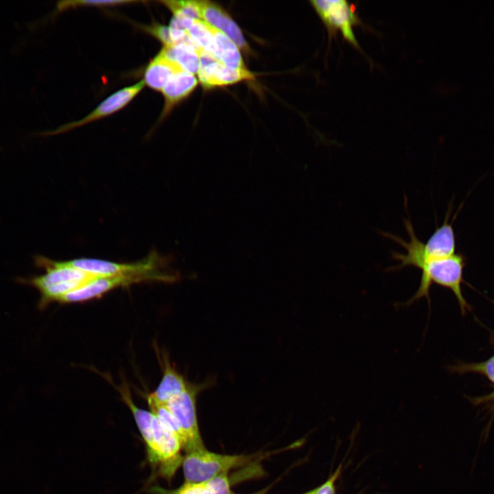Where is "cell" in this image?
<instances>
[{
    "label": "cell",
    "instance_id": "cell-1",
    "mask_svg": "<svg viewBox=\"0 0 494 494\" xmlns=\"http://www.w3.org/2000/svg\"><path fill=\"white\" fill-rule=\"evenodd\" d=\"M115 388L133 415L145 442L152 468L160 477L170 481L183 460L179 437L169 425L153 412L137 406L127 386Z\"/></svg>",
    "mask_w": 494,
    "mask_h": 494
},
{
    "label": "cell",
    "instance_id": "cell-2",
    "mask_svg": "<svg viewBox=\"0 0 494 494\" xmlns=\"http://www.w3.org/2000/svg\"><path fill=\"white\" fill-rule=\"evenodd\" d=\"M34 265L44 271L39 275L19 277L16 281L36 290L40 295L38 308L44 310L53 303H59L66 294L78 290L97 277L73 268L64 261H56L45 256L34 257Z\"/></svg>",
    "mask_w": 494,
    "mask_h": 494
},
{
    "label": "cell",
    "instance_id": "cell-3",
    "mask_svg": "<svg viewBox=\"0 0 494 494\" xmlns=\"http://www.w3.org/2000/svg\"><path fill=\"white\" fill-rule=\"evenodd\" d=\"M465 259L462 255L455 253L451 256L436 259L427 263L420 270L421 277L415 294L403 306H409L421 298H425L430 303V290L432 283L450 290L456 296L462 314L470 309L461 288L463 281V268Z\"/></svg>",
    "mask_w": 494,
    "mask_h": 494
},
{
    "label": "cell",
    "instance_id": "cell-4",
    "mask_svg": "<svg viewBox=\"0 0 494 494\" xmlns=\"http://www.w3.org/2000/svg\"><path fill=\"white\" fill-rule=\"evenodd\" d=\"M64 261L73 268L97 277L134 276L142 277L147 281L165 282H171L176 279L172 274L161 271L165 263L164 259L156 251L151 252L146 257L133 263H117L84 257Z\"/></svg>",
    "mask_w": 494,
    "mask_h": 494
},
{
    "label": "cell",
    "instance_id": "cell-5",
    "mask_svg": "<svg viewBox=\"0 0 494 494\" xmlns=\"http://www.w3.org/2000/svg\"><path fill=\"white\" fill-rule=\"evenodd\" d=\"M209 384L189 383L184 392L163 404L176 421L185 454L205 448L198 426L196 401L199 393Z\"/></svg>",
    "mask_w": 494,
    "mask_h": 494
},
{
    "label": "cell",
    "instance_id": "cell-6",
    "mask_svg": "<svg viewBox=\"0 0 494 494\" xmlns=\"http://www.w3.org/2000/svg\"><path fill=\"white\" fill-rule=\"evenodd\" d=\"M253 457L246 455H228L208 451L206 448L185 454L182 467L185 482L201 483L233 469L244 466Z\"/></svg>",
    "mask_w": 494,
    "mask_h": 494
},
{
    "label": "cell",
    "instance_id": "cell-7",
    "mask_svg": "<svg viewBox=\"0 0 494 494\" xmlns=\"http://www.w3.org/2000/svg\"><path fill=\"white\" fill-rule=\"evenodd\" d=\"M310 3L330 37L340 32L344 39L362 51L353 31L354 26L362 24L354 5L346 0H316Z\"/></svg>",
    "mask_w": 494,
    "mask_h": 494
},
{
    "label": "cell",
    "instance_id": "cell-8",
    "mask_svg": "<svg viewBox=\"0 0 494 494\" xmlns=\"http://www.w3.org/2000/svg\"><path fill=\"white\" fill-rule=\"evenodd\" d=\"M200 68L198 79L204 89L227 86L244 80H252L253 74L247 69H233L220 62L215 56L206 51L198 53Z\"/></svg>",
    "mask_w": 494,
    "mask_h": 494
},
{
    "label": "cell",
    "instance_id": "cell-9",
    "mask_svg": "<svg viewBox=\"0 0 494 494\" xmlns=\"http://www.w3.org/2000/svg\"><path fill=\"white\" fill-rule=\"evenodd\" d=\"M143 80L134 85L125 87L113 93L102 102L91 113L80 120L61 126L54 130L42 132L43 136H49L67 132L97 119L109 116L124 108L143 89Z\"/></svg>",
    "mask_w": 494,
    "mask_h": 494
},
{
    "label": "cell",
    "instance_id": "cell-10",
    "mask_svg": "<svg viewBox=\"0 0 494 494\" xmlns=\"http://www.w3.org/2000/svg\"><path fill=\"white\" fill-rule=\"evenodd\" d=\"M147 281L145 279L134 276H118L96 277L81 287L63 296L58 303H84L99 298L110 291L120 287Z\"/></svg>",
    "mask_w": 494,
    "mask_h": 494
},
{
    "label": "cell",
    "instance_id": "cell-11",
    "mask_svg": "<svg viewBox=\"0 0 494 494\" xmlns=\"http://www.w3.org/2000/svg\"><path fill=\"white\" fill-rule=\"evenodd\" d=\"M199 3L202 21L226 35L243 52L250 51L242 32L222 8L209 1H199Z\"/></svg>",
    "mask_w": 494,
    "mask_h": 494
},
{
    "label": "cell",
    "instance_id": "cell-12",
    "mask_svg": "<svg viewBox=\"0 0 494 494\" xmlns=\"http://www.w3.org/2000/svg\"><path fill=\"white\" fill-rule=\"evenodd\" d=\"M447 213L441 226L436 228L425 243L422 244L421 270L429 261L455 254L456 237L452 223L449 222Z\"/></svg>",
    "mask_w": 494,
    "mask_h": 494
},
{
    "label": "cell",
    "instance_id": "cell-13",
    "mask_svg": "<svg viewBox=\"0 0 494 494\" xmlns=\"http://www.w3.org/2000/svg\"><path fill=\"white\" fill-rule=\"evenodd\" d=\"M197 85L198 80L194 75L183 69L176 72L161 91L165 103L160 120L164 119L178 104L187 98Z\"/></svg>",
    "mask_w": 494,
    "mask_h": 494
},
{
    "label": "cell",
    "instance_id": "cell-14",
    "mask_svg": "<svg viewBox=\"0 0 494 494\" xmlns=\"http://www.w3.org/2000/svg\"><path fill=\"white\" fill-rule=\"evenodd\" d=\"M163 376L156 390L148 395L158 403L165 404L174 397L184 392L189 386L185 379L168 358L163 357Z\"/></svg>",
    "mask_w": 494,
    "mask_h": 494
},
{
    "label": "cell",
    "instance_id": "cell-15",
    "mask_svg": "<svg viewBox=\"0 0 494 494\" xmlns=\"http://www.w3.org/2000/svg\"><path fill=\"white\" fill-rule=\"evenodd\" d=\"M231 482L227 474L221 475L201 483L185 482L175 489H167L158 486H152V494H233Z\"/></svg>",
    "mask_w": 494,
    "mask_h": 494
},
{
    "label": "cell",
    "instance_id": "cell-16",
    "mask_svg": "<svg viewBox=\"0 0 494 494\" xmlns=\"http://www.w3.org/2000/svg\"><path fill=\"white\" fill-rule=\"evenodd\" d=\"M180 69H182L161 50L148 65L143 81L152 89L161 91L172 76Z\"/></svg>",
    "mask_w": 494,
    "mask_h": 494
},
{
    "label": "cell",
    "instance_id": "cell-17",
    "mask_svg": "<svg viewBox=\"0 0 494 494\" xmlns=\"http://www.w3.org/2000/svg\"><path fill=\"white\" fill-rule=\"evenodd\" d=\"M206 24L213 37L215 58L226 67L247 69L236 44L224 33Z\"/></svg>",
    "mask_w": 494,
    "mask_h": 494
},
{
    "label": "cell",
    "instance_id": "cell-18",
    "mask_svg": "<svg viewBox=\"0 0 494 494\" xmlns=\"http://www.w3.org/2000/svg\"><path fill=\"white\" fill-rule=\"evenodd\" d=\"M161 50L183 70L193 75L198 74L200 60L198 49L195 47L186 43H179L170 47H163Z\"/></svg>",
    "mask_w": 494,
    "mask_h": 494
},
{
    "label": "cell",
    "instance_id": "cell-19",
    "mask_svg": "<svg viewBox=\"0 0 494 494\" xmlns=\"http://www.w3.org/2000/svg\"><path fill=\"white\" fill-rule=\"evenodd\" d=\"M187 32L193 45L198 50L203 49L214 55L213 37L204 21L195 20Z\"/></svg>",
    "mask_w": 494,
    "mask_h": 494
},
{
    "label": "cell",
    "instance_id": "cell-20",
    "mask_svg": "<svg viewBox=\"0 0 494 494\" xmlns=\"http://www.w3.org/2000/svg\"><path fill=\"white\" fill-rule=\"evenodd\" d=\"M174 16L202 20L199 1H162Z\"/></svg>",
    "mask_w": 494,
    "mask_h": 494
},
{
    "label": "cell",
    "instance_id": "cell-21",
    "mask_svg": "<svg viewBox=\"0 0 494 494\" xmlns=\"http://www.w3.org/2000/svg\"><path fill=\"white\" fill-rule=\"evenodd\" d=\"M451 370L460 374L469 373L481 374L494 384V355L481 362L460 363L451 366Z\"/></svg>",
    "mask_w": 494,
    "mask_h": 494
},
{
    "label": "cell",
    "instance_id": "cell-22",
    "mask_svg": "<svg viewBox=\"0 0 494 494\" xmlns=\"http://www.w3.org/2000/svg\"><path fill=\"white\" fill-rule=\"evenodd\" d=\"M469 400L474 406L482 405L484 409L487 410V414L490 415L489 421L481 434V440L484 443L489 436L494 420V390L491 393L484 396L469 397Z\"/></svg>",
    "mask_w": 494,
    "mask_h": 494
},
{
    "label": "cell",
    "instance_id": "cell-23",
    "mask_svg": "<svg viewBox=\"0 0 494 494\" xmlns=\"http://www.w3.org/2000/svg\"><path fill=\"white\" fill-rule=\"evenodd\" d=\"M137 1H125V0H93V1H87V0H83V1H60L58 5L57 8L59 11H62L64 10H67L69 8H77V7H106V6H116V5H120L124 4H128V3H135Z\"/></svg>",
    "mask_w": 494,
    "mask_h": 494
},
{
    "label": "cell",
    "instance_id": "cell-24",
    "mask_svg": "<svg viewBox=\"0 0 494 494\" xmlns=\"http://www.w3.org/2000/svg\"><path fill=\"white\" fill-rule=\"evenodd\" d=\"M143 29L148 34L160 40L164 45V47L174 45L171 40L169 27L158 23H152L150 25L144 27Z\"/></svg>",
    "mask_w": 494,
    "mask_h": 494
},
{
    "label": "cell",
    "instance_id": "cell-25",
    "mask_svg": "<svg viewBox=\"0 0 494 494\" xmlns=\"http://www.w3.org/2000/svg\"><path fill=\"white\" fill-rule=\"evenodd\" d=\"M341 472V466H340L335 473L331 475L327 481L318 488L314 489L313 494H335V482Z\"/></svg>",
    "mask_w": 494,
    "mask_h": 494
},
{
    "label": "cell",
    "instance_id": "cell-26",
    "mask_svg": "<svg viewBox=\"0 0 494 494\" xmlns=\"http://www.w3.org/2000/svg\"><path fill=\"white\" fill-rule=\"evenodd\" d=\"M268 490V488H266V489H264L257 493H252V494H266Z\"/></svg>",
    "mask_w": 494,
    "mask_h": 494
},
{
    "label": "cell",
    "instance_id": "cell-27",
    "mask_svg": "<svg viewBox=\"0 0 494 494\" xmlns=\"http://www.w3.org/2000/svg\"><path fill=\"white\" fill-rule=\"evenodd\" d=\"M313 493H314V490H311V491H308V492H307V493H304V494H313Z\"/></svg>",
    "mask_w": 494,
    "mask_h": 494
}]
</instances>
